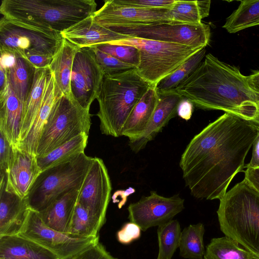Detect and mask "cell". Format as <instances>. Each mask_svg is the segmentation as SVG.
<instances>
[{"label": "cell", "mask_w": 259, "mask_h": 259, "mask_svg": "<svg viewBox=\"0 0 259 259\" xmlns=\"http://www.w3.org/2000/svg\"><path fill=\"white\" fill-rule=\"evenodd\" d=\"M251 120L225 112L190 141L180 166L186 186L198 199L220 200L258 135Z\"/></svg>", "instance_id": "1"}, {"label": "cell", "mask_w": 259, "mask_h": 259, "mask_svg": "<svg viewBox=\"0 0 259 259\" xmlns=\"http://www.w3.org/2000/svg\"><path fill=\"white\" fill-rule=\"evenodd\" d=\"M173 91L198 108L223 110L249 120L259 104V95L250 89L246 76L211 54Z\"/></svg>", "instance_id": "2"}, {"label": "cell", "mask_w": 259, "mask_h": 259, "mask_svg": "<svg viewBox=\"0 0 259 259\" xmlns=\"http://www.w3.org/2000/svg\"><path fill=\"white\" fill-rule=\"evenodd\" d=\"M94 0H3L0 13L10 22L49 35L61 33L96 11Z\"/></svg>", "instance_id": "3"}, {"label": "cell", "mask_w": 259, "mask_h": 259, "mask_svg": "<svg viewBox=\"0 0 259 259\" xmlns=\"http://www.w3.org/2000/svg\"><path fill=\"white\" fill-rule=\"evenodd\" d=\"M133 68L103 75L97 99V116L103 134L122 136L125 123L135 105L152 85Z\"/></svg>", "instance_id": "4"}, {"label": "cell", "mask_w": 259, "mask_h": 259, "mask_svg": "<svg viewBox=\"0 0 259 259\" xmlns=\"http://www.w3.org/2000/svg\"><path fill=\"white\" fill-rule=\"evenodd\" d=\"M220 201L217 214L222 232L259 255V192L244 179Z\"/></svg>", "instance_id": "5"}, {"label": "cell", "mask_w": 259, "mask_h": 259, "mask_svg": "<svg viewBox=\"0 0 259 259\" xmlns=\"http://www.w3.org/2000/svg\"><path fill=\"white\" fill-rule=\"evenodd\" d=\"M93 159L82 152L41 171L25 197L28 208L40 212L64 194L80 189Z\"/></svg>", "instance_id": "6"}, {"label": "cell", "mask_w": 259, "mask_h": 259, "mask_svg": "<svg viewBox=\"0 0 259 259\" xmlns=\"http://www.w3.org/2000/svg\"><path fill=\"white\" fill-rule=\"evenodd\" d=\"M90 110L82 108L72 94H61L54 102L40 135L36 156H44L74 137L89 134Z\"/></svg>", "instance_id": "7"}, {"label": "cell", "mask_w": 259, "mask_h": 259, "mask_svg": "<svg viewBox=\"0 0 259 259\" xmlns=\"http://www.w3.org/2000/svg\"><path fill=\"white\" fill-rule=\"evenodd\" d=\"M110 43L137 47L140 55L137 71L154 85L204 48L133 37Z\"/></svg>", "instance_id": "8"}, {"label": "cell", "mask_w": 259, "mask_h": 259, "mask_svg": "<svg viewBox=\"0 0 259 259\" xmlns=\"http://www.w3.org/2000/svg\"><path fill=\"white\" fill-rule=\"evenodd\" d=\"M61 36L49 35L14 24L3 17L0 20L1 52L27 60L36 55L54 57L61 46Z\"/></svg>", "instance_id": "9"}, {"label": "cell", "mask_w": 259, "mask_h": 259, "mask_svg": "<svg viewBox=\"0 0 259 259\" xmlns=\"http://www.w3.org/2000/svg\"><path fill=\"white\" fill-rule=\"evenodd\" d=\"M108 28L130 37L198 48H205L210 36L209 25L203 23L190 24L168 22Z\"/></svg>", "instance_id": "10"}, {"label": "cell", "mask_w": 259, "mask_h": 259, "mask_svg": "<svg viewBox=\"0 0 259 259\" xmlns=\"http://www.w3.org/2000/svg\"><path fill=\"white\" fill-rule=\"evenodd\" d=\"M18 235L38 243L60 259H67L99 242V236L80 237L52 229L44 223L38 212L30 209Z\"/></svg>", "instance_id": "11"}, {"label": "cell", "mask_w": 259, "mask_h": 259, "mask_svg": "<svg viewBox=\"0 0 259 259\" xmlns=\"http://www.w3.org/2000/svg\"><path fill=\"white\" fill-rule=\"evenodd\" d=\"M184 199L179 194L164 197L152 191L148 196H142L127 207L130 222L138 225L142 231L165 224L185 208Z\"/></svg>", "instance_id": "12"}, {"label": "cell", "mask_w": 259, "mask_h": 259, "mask_svg": "<svg viewBox=\"0 0 259 259\" xmlns=\"http://www.w3.org/2000/svg\"><path fill=\"white\" fill-rule=\"evenodd\" d=\"M103 75L92 49H78L73 62L71 92L84 109L90 110L91 105L97 99Z\"/></svg>", "instance_id": "13"}, {"label": "cell", "mask_w": 259, "mask_h": 259, "mask_svg": "<svg viewBox=\"0 0 259 259\" xmlns=\"http://www.w3.org/2000/svg\"><path fill=\"white\" fill-rule=\"evenodd\" d=\"M93 18L95 23L107 28L174 22L169 9H138L119 4L115 0L105 1Z\"/></svg>", "instance_id": "14"}, {"label": "cell", "mask_w": 259, "mask_h": 259, "mask_svg": "<svg viewBox=\"0 0 259 259\" xmlns=\"http://www.w3.org/2000/svg\"><path fill=\"white\" fill-rule=\"evenodd\" d=\"M111 183L107 169L100 158L92 163L80 188L77 202L87 208L104 225L110 201Z\"/></svg>", "instance_id": "15"}, {"label": "cell", "mask_w": 259, "mask_h": 259, "mask_svg": "<svg viewBox=\"0 0 259 259\" xmlns=\"http://www.w3.org/2000/svg\"><path fill=\"white\" fill-rule=\"evenodd\" d=\"M14 153L13 161L6 173V190L24 198L41 170L35 155L17 147H14Z\"/></svg>", "instance_id": "16"}, {"label": "cell", "mask_w": 259, "mask_h": 259, "mask_svg": "<svg viewBox=\"0 0 259 259\" xmlns=\"http://www.w3.org/2000/svg\"><path fill=\"white\" fill-rule=\"evenodd\" d=\"M6 175L0 179V237L19 235L30 209L25 198L6 190Z\"/></svg>", "instance_id": "17"}, {"label": "cell", "mask_w": 259, "mask_h": 259, "mask_svg": "<svg viewBox=\"0 0 259 259\" xmlns=\"http://www.w3.org/2000/svg\"><path fill=\"white\" fill-rule=\"evenodd\" d=\"M159 102L143 134L137 140L128 142V145L135 153L145 148L161 132L169 120L177 115L179 104L183 97L175 91L159 94Z\"/></svg>", "instance_id": "18"}, {"label": "cell", "mask_w": 259, "mask_h": 259, "mask_svg": "<svg viewBox=\"0 0 259 259\" xmlns=\"http://www.w3.org/2000/svg\"><path fill=\"white\" fill-rule=\"evenodd\" d=\"M61 35L63 38L79 49L110 43L130 37L95 23L93 16L63 31Z\"/></svg>", "instance_id": "19"}, {"label": "cell", "mask_w": 259, "mask_h": 259, "mask_svg": "<svg viewBox=\"0 0 259 259\" xmlns=\"http://www.w3.org/2000/svg\"><path fill=\"white\" fill-rule=\"evenodd\" d=\"M61 94L56 83L55 75L50 70L39 110L26 136L16 147L36 155L38 142L44 125L54 102Z\"/></svg>", "instance_id": "20"}, {"label": "cell", "mask_w": 259, "mask_h": 259, "mask_svg": "<svg viewBox=\"0 0 259 259\" xmlns=\"http://www.w3.org/2000/svg\"><path fill=\"white\" fill-rule=\"evenodd\" d=\"M159 95L152 85L135 105L123 126L122 136L129 142L138 139L145 131L159 102Z\"/></svg>", "instance_id": "21"}, {"label": "cell", "mask_w": 259, "mask_h": 259, "mask_svg": "<svg viewBox=\"0 0 259 259\" xmlns=\"http://www.w3.org/2000/svg\"><path fill=\"white\" fill-rule=\"evenodd\" d=\"M0 259H60L38 243L20 235L0 237Z\"/></svg>", "instance_id": "22"}, {"label": "cell", "mask_w": 259, "mask_h": 259, "mask_svg": "<svg viewBox=\"0 0 259 259\" xmlns=\"http://www.w3.org/2000/svg\"><path fill=\"white\" fill-rule=\"evenodd\" d=\"M23 107L10 86L7 93L0 96V132L13 147L17 146L20 138Z\"/></svg>", "instance_id": "23"}, {"label": "cell", "mask_w": 259, "mask_h": 259, "mask_svg": "<svg viewBox=\"0 0 259 259\" xmlns=\"http://www.w3.org/2000/svg\"><path fill=\"white\" fill-rule=\"evenodd\" d=\"M79 190L73 189L64 194L45 209L38 212L47 226L68 233Z\"/></svg>", "instance_id": "24"}, {"label": "cell", "mask_w": 259, "mask_h": 259, "mask_svg": "<svg viewBox=\"0 0 259 259\" xmlns=\"http://www.w3.org/2000/svg\"><path fill=\"white\" fill-rule=\"evenodd\" d=\"M50 72L49 67L36 69L32 87L23 104L22 124L18 143L23 140L26 136L39 110L42 101L47 79Z\"/></svg>", "instance_id": "25"}, {"label": "cell", "mask_w": 259, "mask_h": 259, "mask_svg": "<svg viewBox=\"0 0 259 259\" xmlns=\"http://www.w3.org/2000/svg\"><path fill=\"white\" fill-rule=\"evenodd\" d=\"M78 48L63 38L58 50L49 66L54 73L57 85L63 95H70L71 76L75 54Z\"/></svg>", "instance_id": "26"}, {"label": "cell", "mask_w": 259, "mask_h": 259, "mask_svg": "<svg viewBox=\"0 0 259 259\" xmlns=\"http://www.w3.org/2000/svg\"><path fill=\"white\" fill-rule=\"evenodd\" d=\"M15 57L13 65L7 68L9 85L24 104L32 87L36 68L27 60Z\"/></svg>", "instance_id": "27"}, {"label": "cell", "mask_w": 259, "mask_h": 259, "mask_svg": "<svg viewBox=\"0 0 259 259\" xmlns=\"http://www.w3.org/2000/svg\"><path fill=\"white\" fill-rule=\"evenodd\" d=\"M89 135H79L44 156L36 157L41 171L84 152Z\"/></svg>", "instance_id": "28"}, {"label": "cell", "mask_w": 259, "mask_h": 259, "mask_svg": "<svg viewBox=\"0 0 259 259\" xmlns=\"http://www.w3.org/2000/svg\"><path fill=\"white\" fill-rule=\"evenodd\" d=\"M211 1L176 0L170 9L172 21L175 23L199 24L209 15Z\"/></svg>", "instance_id": "29"}, {"label": "cell", "mask_w": 259, "mask_h": 259, "mask_svg": "<svg viewBox=\"0 0 259 259\" xmlns=\"http://www.w3.org/2000/svg\"><path fill=\"white\" fill-rule=\"evenodd\" d=\"M235 240L224 236L212 238L207 245L203 259H256L249 251L240 247Z\"/></svg>", "instance_id": "30"}, {"label": "cell", "mask_w": 259, "mask_h": 259, "mask_svg": "<svg viewBox=\"0 0 259 259\" xmlns=\"http://www.w3.org/2000/svg\"><path fill=\"white\" fill-rule=\"evenodd\" d=\"M204 225L199 223L190 225L181 232L180 255L187 259H203L205 252L203 241Z\"/></svg>", "instance_id": "31"}, {"label": "cell", "mask_w": 259, "mask_h": 259, "mask_svg": "<svg viewBox=\"0 0 259 259\" xmlns=\"http://www.w3.org/2000/svg\"><path fill=\"white\" fill-rule=\"evenodd\" d=\"M237 9L227 19L223 26L229 33L259 25V0L240 1Z\"/></svg>", "instance_id": "32"}, {"label": "cell", "mask_w": 259, "mask_h": 259, "mask_svg": "<svg viewBox=\"0 0 259 259\" xmlns=\"http://www.w3.org/2000/svg\"><path fill=\"white\" fill-rule=\"evenodd\" d=\"M205 48L197 52L172 73L160 80L155 86L158 94L173 91L192 73L205 57Z\"/></svg>", "instance_id": "33"}, {"label": "cell", "mask_w": 259, "mask_h": 259, "mask_svg": "<svg viewBox=\"0 0 259 259\" xmlns=\"http://www.w3.org/2000/svg\"><path fill=\"white\" fill-rule=\"evenodd\" d=\"M103 226L87 208L77 202L68 233L80 237H97Z\"/></svg>", "instance_id": "34"}, {"label": "cell", "mask_w": 259, "mask_h": 259, "mask_svg": "<svg viewBox=\"0 0 259 259\" xmlns=\"http://www.w3.org/2000/svg\"><path fill=\"white\" fill-rule=\"evenodd\" d=\"M181 232L180 223L176 220H172L158 227L159 252L157 258L171 259L179 247Z\"/></svg>", "instance_id": "35"}, {"label": "cell", "mask_w": 259, "mask_h": 259, "mask_svg": "<svg viewBox=\"0 0 259 259\" xmlns=\"http://www.w3.org/2000/svg\"><path fill=\"white\" fill-rule=\"evenodd\" d=\"M94 47L136 68L139 65L140 52L136 47L111 43L103 44Z\"/></svg>", "instance_id": "36"}, {"label": "cell", "mask_w": 259, "mask_h": 259, "mask_svg": "<svg viewBox=\"0 0 259 259\" xmlns=\"http://www.w3.org/2000/svg\"><path fill=\"white\" fill-rule=\"evenodd\" d=\"M90 48L93 51L97 61L104 75L113 74L136 68L134 66L122 62L114 57L100 51L95 47Z\"/></svg>", "instance_id": "37"}, {"label": "cell", "mask_w": 259, "mask_h": 259, "mask_svg": "<svg viewBox=\"0 0 259 259\" xmlns=\"http://www.w3.org/2000/svg\"><path fill=\"white\" fill-rule=\"evenodd\" d=\"M120 5L143 9H169L176 0H115Z\"/></svg>", "instance_id": "38"}, {"label": "cell", "mask_w": 259, "mask_h": 259, "mask_svg": "<svg viewBox=\"0 0 259 259\" xmlns=\"http://www.w3.org/2000/svg\"><path fill=\"white\" fill-rule=\"evenodd\" d=\"M67 259H118L113 256L99 242Z\"/></svg>", "instance_id": "39"}, {"label": "cell", "mask_w": 259, "mask_h": 259, "mask_svg": "<svg viewBox=\"0 0 259 259\" xmlns=\"http://www.w3.org/2000/svg\"><path fill=\"white\" fill-rule=\"evenodd\" d=\"M14 154V147L10 144L3 133L0 132L1 176L6 175L13 161Z\"/></svg>", "instance_id": "40"}, {"label": "cell", "mask_w": 259, "mask_h": 259, "mask_svg": "<svg viewBox=\"0 0 259 259\" xmlns=\"http://www.w3.org/2000/svg\"><path fill=\"white\" fill-rule=\"evenodd\" d=\"M141 229L137 224L133 222L126 223L116 233L118 241L127 245L141 237Z\"/></svg>", "instance_id": "41"}, {"label": "cell", "mask_w": 259, "mask_h": 259, "mask_svg": "<svg viewBox=\"0 0 259 259\" xmlns=\"http://www.w3.org/2000/svg\"><path fill=\"white\" fill-rule=\"evenodd\" d=\"M193 110V103L189 99L183 98L179 104L177 115L188 121L191 118Z\"/></svg>", "instance_id": "42"}, {"label": "cell", "mask_w": 259, "mask_h": 259, "mask_svg": "<svg viewBox=\"0 0 259 259\" xmlns=\"http://www.w3.org/2000/svg\"><path fill=\"white\" fill-rule=\"evenodd\" d=\"M135 189L129 187L125 190H118L114 193L112 197L114 203H118V207L121 208L126 202L128 196L135 193Z\"/></svg>", "instance_id": "43"}, {"label": "cell", "mask_w": 259, "mask_h": 259, "mask_svg": "<svg viewBox=\"0 0 259 259\" xmlns=\"http://www.w3.org/2000/svg\"><path fill=\"white\" fill-rule=\"evenodd\" d=\"M244 174V179L259 192V167L247 168Z\"/></svg>", "instance_id": "44"}, {"label": "cell", "mask_w": 259, "mask_h": 259, "mask_svg": "<svg viewBox=\"0 0 259 259\" xmlns=\"http://www.w3.org/2000/svg\"><path fill=\"white\" fill-rule=\"evenodd\" d=\"M255 124L257 127L258 133L252 145V157L249 163L246 166V168L259 167V124Z\"/></svg>", "instance_id": "45"}, {"label": "cell", "mask_w": 259, "mask_h": 259, "mask_svg": "<svg viewBox=\"0 0 259 259\" xmlns=\"http://www.w3.org/2000/svg\"><path fill=\"white\" fill-rule=\"evenodd\" d=\"M9 86L7 69L0 65V96L7 93Z\"/></svg>", "instance_id": "46"}, {"label": "cell", "mask_w": 259, "mask_h": 259, "mask_svg": "<svg viewBox=\"0 0 259 259\" xmlns=\"http://www.w3.org/2000/svg\"><path fill=\"white\" fill-rule=\"evenodd\" d=\"M247 83L250 89L259 95V71L246 76Z\"/></svg>", "instance_id": "47"}, {"label": "cell", "mask_w": 259, "mask_h": 259, "mask_svg": "<svg viewBox=\"0 0 259 259\" xmlns=\"http://www.w3.org/2000/svg\"><path fill=\"white\" fill-rule=\"evenodd\" d=\"M256 258H259V255H256Z\"/></svg>", "instance_id": "48"}, {"label": "cell", "mask_w": 259, "mask_h": 259, "mask_svg": "<svg viewBox=\"0 0 259 259\" xmlns=\"http://www.w3.org/2000/svg\"><path fill=\"white\" fill-rule=\"evenodd\" d=\"M256 259H259L258 258H256Z\"/></svg>", "instance_id": "49"}, {"label": "cell", "mask_w": 259, "mask_h": 259, "mask_svg": "<svg viewBox=\"0 0 259 259\" xmlns=\"http://www.w3.org/2000/svg\"><path fill=\"white\" fill-rule=\"evenodd\" d=\"M157 259H159L158 258H157Z\"/></svg>", "instance_id": "50"}]
</instances>
